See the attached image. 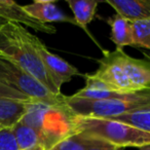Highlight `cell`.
Returning a JSON list of instances; mask_svg holds the SVG:
<instances>
[{
    "label": "cell",
    "instance_id": "10",
    "mask_svg": "<svg viewBox=\"0 0 150 150\" xmlns=\"http://www.w3.org/2000/svg\"><path fill=\"white\" fill-rule=\"evenodd\" d=\"M105 2L129 22L150 19V0H106Z\"/></svg>",
    "mask_w": 150,
    "mask_h": 150
},
{
    "label": "cell",
    "instance_id": "21",
    "mask_svg": "<svg viewBox=\"0 0 150 150\" xmlns=\"http://www.w3.org/2000/svg\"><path fill=\"white\" fill-rule=\"evenodd\" d=\"M8 23L7 21H5V20H3L2 18H0V29H2L3 27H4L6 24Z\"/></svg>",
    "mask_w": 150,
    "mask_h": 150
},
{
    "label": "cell",
    "instance_id": "12",
    "mask_svg": "<svg viewBox=\"0 0 150 150\" xmlns=\"http://www.w3.org/2000/svg\"><path fill=\"white\" fill-rule=\"evenodd\" d=\"M104 21L110 26V39L115 44L116 48L123 50L125 46H134L135 47L134 29L132 22L117 13L111 16L108 19H105Z\"/></svg>",
    "mask_w": 150,
    "mask_h": 150
},
{
    "label": "cell",
    "instance_id": "19",
    "mask_svg": "<svg viewBox=\"0 0 150 150\" xmlns=\"http://www.w3.org/2000/svg\"><path fill=\"white\" fill-rule=\"evenodd\" d=\"M0 98L11 99V100H19V101H33L22 93L13 90V88L7 86L2 81H0Z\"/></svg>",
    "mask_w": 150,
    "mask_h": 150
},
{
    "label": "cell",
    "instance_id": "7",
    "mask_svg": "<svg viewBox=\"0 0 150 150\" xmlns=\"http://www.w3.org/2000/svg\"><path fill=\"white\" fill-rule=\"evenodd\" d=\"M119 59L129 81L138 91L150 90V54L143 52V59L132 58L122 48H118Z\"/></svg>",
    "mask_w": 150,
    "mask_h": 150
},
{
    "label": "cell",
    "instance_id": "18",
    "mask_svg": "<svg viewBox=\"0 0 150 150\" xmlns=\"http://www.w3.org/2000/svg\"><path fill=\"white\" fill-rule=\"evenodd\" d=\"M0 150H19L11 127L0 129Z\"/></svg>",
    "mask_w": 150,
    "mask_h": 150
},
{
    "label": "cell",
    "instance_id": "6",
    "mask_svg": "<svg viewBox=\"0 0 150 150\" xmlns=\"http://www.w3.org/2000/svg\"><path fill=\"white\" fill-rule=\"evenodd\" d=\"M32 41L35 46L37 54L45 68L47 74L50 75L52 83L56 88L61 92V88L64 83L69 82L74 76H83V74L78 71L76 67L71 65L67 61L63 60L61 57L50 52L44 43L33 34Z\"/></svg>",
    "mask_w": 150,
    "mask_h": 150
},
{
    "label": "cell",
    "instance_id": "15",
    "mask_svg": "<svg viewBox=\"0 0 150 150\" xmlns=\"http://www.w3.org/2000/svg\"><path fill=\"white\" fill-rule=\"evenodd\" d=\"M91 138L82 134L71 133L57 142L50 150H88Z\"/></svg>",
    "mask_w": 150,
    "mask_h": 150
},
{
    "label": "cell",
    "instance_id": "16",
    "mask_svg": "<svg viewBox=\"0 0 150 150\" xmlns=\"http://www.w3.org/2000/svg\"><path fill=\"white\" fill-rule=\"evenodd\" d=\"M110 119L127 123L132 127H135L137 129H142V131L150 133V109L149 110L127 113V114H123L117 117H111Z\"/></svg>",
    "mask_w": 150,
    "mask_h": 150
},
{
    "label": "cell",
    "instance_id": "9",
    "mask_svg": "<svg viewBox=\"0 0 150 150\" xmlns=\"http://www.w3.org/2000/svg\"><path fill=\"white\" fill-rule=\"evenodd\" d=\"M24 8L32 18L41 23L50 24L59 22V23H70L74 26H77L73 17L65 15L61 9L58 8L54 1L37 0L31 4L24 5Z\"/></svg>",
    "mask_w": 150,
    "mask_h": 150
},
{
    "label": "cell",
    "instance_id": "22",
    "mask_svg": "<svg viewBox=\"0 0 150 150\" xmlns=\"http://www.w3.org/2000/svg\"><path fill=\"white\" fill-rule=\"evenodd\" d=\"M139 150H150V145H146V146H143V147H140L138 148Z\"/></svg>",
    "mask_w": 150,
    "mask_h": 150
},
{
    "label": "cell",
    "instance_id": "3",
    "mask_svg": "<svg viewBox=\"0 0 150 150\" xmlns=\"http://www.w3.org/2000/svg\"><path fill=\"white\" fill-rule=\"evenodd\" d=\"M70 115L111 118L150 109V90L125 93L120 99L92 101L65 96Z\"/></svg>",
    "mask_w": 150,
    "mask_h": 150
},
{
    "label": "cell",
    "instance_id": "24",
    "mask_svg": "<svg viewBox=\"0 0 150 150\" xmlns=\"http://www.w3.org/2000/svg\"><path fill=\"white\" fill-rule=\"evenodd\" d=\"M2 127H2V125H0V129H2Z\"/></svg>",
    "mask_w": 150,
    "mask_h": 150
},
{
    "label": "cell",
    "instance_id": "17",
    "mask_svg": "<svg viewBox=\"0 0 150 150\" xmlns=\"http://www.w3.org/2000/svg\"><path fill=\"white\" fill-rule=\"evenodd\" d=\"M133 23L135 47L150 50V19L135 21Z\"/></svg>",
    "mask_w": 150,
    "mask_h": 150
},
{
    "label": "cell",
    "instance_id": "13",
    "mask_svg": "<svg viewBox=\"0 0 150 150\" xmlns=\"http://www.w3.org/2000/svg\"><path fill=\"white\" fill-rule=\"evenodd\" d=\"M35 101H19L0 98V125L11 127L22 119L28 107Z\"/></svg>",
    "mask_w": 150,
    "mask_h": 150
},
{
    "label": "cell",
    "instance_id": "2",
    "mask_svg": "<svg viewBox=\"0 0 150 150\" xmlns=\"http://www.w3.org/2000/svg\"><path fill=\"white\" fill-rule=\"evenodd\" d=\"M72 133L102 139L121 148L150 145V133L118 120L73 115L69 118Z\"/></svg>",
    "mask_w": 150,
    "mask_h": 150
},
{
    "label": "cell",
    "instance_id": "5",
    "mask_svg": "<svg viewBox=\"0 0 150 150\" xmlns=\"http://www.w3.org/2000/svg\"><path fill=\"white\" fill-rule=\"evenodd\" d=\"M98 63L99 68L91 75L102 82L107 88L117 93L139 92L129 81L123 70L118 48H115L113 52L103 50V58L98 60Z\"/></svg>",
    "mask_w": 150,
    "mask_h": 150
},
{
    "label": "cell",
    "instance_id": "14",
    "mask_svg": "<svg viewBox=\"0 0 150 150\" xmlns=\"http://www.w3.org/2000/svg\"><path fill=\"white\" fill-rule=\"evenodd\" d=\"M11 131L19 150H30L38 146H41L45 149L43 136L37 129L27 125L22 120L18 121L13 127H11Z\"/></svg>",
    "mask_w": 150,
    "mask_h": 150
},
{
    "label": "cell",
    "instance_id": "20",
    "mask_svg": "<svg viewBox=\"0 0 150 150\" xmlns=\"http://www.w3.org/2000/svg\"><path fill=\"white\" fill-rule=\"evenodd\" d=\"M90 138H91V143L88 145V150H125V148L115 146L113 144L109 143V142L105 141V140L98 139V138H94V137H90Z\"/></svg>",
    "mask_w": 150,
    "mask_h": 150
},
{
    "label": "cell",
    "instance_id": "1",
    "mask_svg": "<svg viewBox=\"0 0 150 150\" xmlns=\"http://www.w3.org/2000/svg\"><path fill=\"white\" fill-rule=\"evenodd\" d=\"M33 34L20 24L8 22L0 29V56L35 77L52 94L61 96L47 74L32 41Z\"/></svg>",
    "mask_w": 150,
    "mask_h": 150
},
{
    "label": "cell",
    "instance_id": "11",
    "mask_svg": "<svg viewBox=\"0 0 150 150\" xmlns=\"http://www.w3.org/2000/svg\"><path fill=\"white\" fill-rule=\"evenodd\" d=\"M67 4L69 5L70 9L73 13V19L75 20L78 27L84 30L86 34L93 39V41L102 48L101 44L96 40V38L90 33L88 29V25L94 20L96 15L97 6L99 4V1L96 0H66ZM102 48V52H103Z\"/></svg>",
    "mask_w": 150,
    "mask_h": 150
},
{
    "label": "cell",
    "instance_id": "4",
    "mask_svg": "<svg viewBox=\"0 0 150 150\" xmlns=\"http://www.w3.org/2000/svg\"><path fill=\"white\" fill-rule=\"evenodd\" d=\"M0 81L22 93L31 100L50 106L63 112L68 118L71 115L67 107L65 96L52 94L35 77L11 61L0 56Z\"/></svg>",
    "mask_w": 150,
    "mask_h": 150
},
{
    "label": "cell",
    "instance_id": "23",
    "mask_svg": "<svg viewBox=\"0 0 150 150\" xmlns=\"http://www.w3.org/2000/svg\"><path fill=\"white\" fill-rule=\"evenodd\" d=\"M30 150H45L43 147H41V146H38V147H35L33 148V149H30Z\"/></svg>",
    "mask_w": 150,
    "mask_h": 150
},
{
    "label": "cell",
    "instance_id": "8",
    "mask_svg": "<svg viewBox=\"0 0 150 150\" xmlns=\"http://www.w3.org/2000/svg\"><path fill=\"white\" fill-rule=\"evenodd\" d=\"M0 18L45 34H54L57 32V29L52 25L37 21L25 11L23 5L11 0H0Z\"/></svg>",
    "mask_w": 150,
    "mask_h": 150
}]
</instances>
